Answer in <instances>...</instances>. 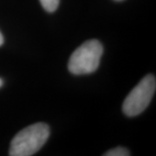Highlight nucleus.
<instances>
[{
    "label": "nucleus",
    "mask_w": 156,
    "mask_h": 156,
    "mask_svg": "<svg viewBox=\"0 0 156 156\" xmlns=\"http://www.w3.org/2000/svg\"><path fill=\"white\" fill-rule=\"evenodd\" d=\"M42 6L48 12H54L59 6L60 0H39Z\"/></svg>",
    "instance_id": "obj_4"
},
{
    "label": "nucleus",
    "mask_w": 156,
    "mask_h": 156,
    "mask_svg": "<svg viewBox=\"0 0 156 156\" xmlns=\"http://www.w3.org/2000/svg\"><path fill=\"white\" fill-rule=\"evenodd\" d=\"M4 44V37H3V35L0 32V46Z\"/></svg>",
    "instance_id": "obj_6"
},
{
    "label": "nucleus",
    "mask_w": 156,
    "mask_h": 156,
    "mask_svg": "<svg viewBox=\"0 0 156 156\" xmlns=\"http://www.w3.org/2000/svg\"><path fill=\"white\" fill-rule=\"evenodd\" d=\"M2 85H3V80L0 78V87H2Z\"/></svg>",
    "instance_id": "obj_7"
},
{
    "label": "nucleus",
    "mask_w": 156,
    "mask_h": 156,
    "mask_svg": "<svg viewBox=\"0 0 156 156\" xmlns=\"http://www.w3.org/2000/svg\"><path fill=\"white\" fill-rule=\"evenodd\" d=\"M103 53L99 41L92 39L83 43L73 52L69 60L68 68L73 75H86L95 72L100 64Z\"/></svg>",
    "instance_id": "obj_2"
},
{
    "label": "nucleus",
    "mask_w": 156,
    "mask_h": 156,
    "mask_svg": "<svg viewBox=\"0 0 156 156\" xmlns=\"http://www.w3.org/2000/svg\"><path fill=\"white\" fill-rule=\"evenodd\" d=\"M115 1H122V0H115Z\"/></svg>",
    "instance_id": "obj_8"
},
{
    "label": "nucleus",
    "mask_w": 156,
    "mask_h": 156,
    "mask_svg": "<svg viewBox=\"0 0 156 156\" xmlns=\"http://www.w3.org/2000/svg\"><path fill=\"white\" fill-rule=\"evenodd\" d=\"M105 156H128L130 155V153L129 151L125 148V147H115L111 150L108 151L106 154H104Z\"/></svg>",
    "instance_id": "obj_5"
},
{
    "label": "nucleus",
    "mask_w": 156,
    "mask_h": 156,
    "mask_svg": "<svg viewBox=\"0 0 156 156\" xmlns=\"http://www.w3.org/2000/svg\"><path fill=\"white\" fill-rule=\"evenodd\" d=\"M50 136V128L44 122L32 124L19 131L12 139L9 154L30 156L44 145Z\"/></svg>",
    "instance_id": "obj_1"
},
{
    "label": "nucleus",
    "mask_w": 156,
    "mask_h": 156,
    "mask_svg": "<svg viewBox=\"0 0 156 156\" xmlns=\"http://www.w3.org/2000/svg\"><path fill=\"white\" fill-rule=\"evenodd\" d=\"M156 79L154 75H147L141 79L124 100L123 113L129 117L136 116L149 105L155 93Z\"/></svg>",
    "instance_id": "obj_3"
}]
</instances>
